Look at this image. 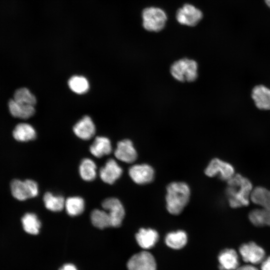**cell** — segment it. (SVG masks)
Instances as JSON below:
<instances>
[{
  "label": "cell",
  "mask_w": 270,
  "mask_h": 270,
  "mask_svg": "<svg viewBox=\"0 0 270 270\" xmlns=\"http://www.w3.org/2000/svg\"><path fill=\"white\" fill-rule=\"evenodd\" d=\"M227 182L226 194L230 207L233 208L247 206L254 186L251 181L240 174H236Z\"/></svg>",
  "instance_id": "cell-1"
},
{
  "label": "cell",
  "mask_w": 270,
  "mask_h": 270,
  "mask_svg": "<svg viewBox=\"0 0 270 270\" xmlns=\"http://www.w3.org/2000/svg\"><path fill=\"white\" fill-rule=\"evenodd\" d=\"M190 196L188 185L182 182H174L166 187V207L173 215L180 214L188 204Z\"/></svg>",
  "instance_id": "cell-2"
},
{
  "label": "cell",
  "mask_w": 270,
  "mask_h": 270,
  "mask_svg": "<svg viewBox=\"0 0 270 270\" xmlns=\"http://www.w3.org/2000/svg\"><path fill=\"white\" fill-rule=\"evenodd\" d=\"M198 63L186 58L180 59L171 66L170 72L172 77L180 82H192L198 76Z\"/></svg>",
  "instance_id": "cell-3"
},
{
  "label": "cell",
  "mask_w": 270,
  "mask_h": 270,
  "mask_svg": "<svg viewBox=\"0 0 270 270\" xmlns=\"http://www.w3.org/2000/svg\"><path fill=\"white\" fill-rule=\"evenodd\" d=\"M142 26L149 32H158L162 30L166 24L167 16L161 8L148 7L142 12Z\"/></svg>",
  "instance_id": "cell-4"
},
{
  "label": "cell",
  "mask_w": 270,
  "mask_h": 270,
  "mask_svg": "<svg viewBox=\"0 0 270 270\" xmlns=\"http://www.w3.org/2000/svg\"><path fill=\"white\" fill-rule=\"evenodd\" d=\"M10 190L12 196L22 201L34 198L38 193V184L32 180H13L10 182Z\"/></svg>",
  "instance_id": "cell-5"
},
{
  "label": "cell",
  "mask_w": 270,
  "mask_h": 270,
  "mask_svg": "<svg viewBox=\"0 0 270 270\" xmlns=\"http://www.w3.org/2000/svg\"><path fill=\"white\" fill-rule=\"evenodd\" d=\"M204 174L210 178L218 176L221 180L227 182L236 174V172L231 164L218 158H214L206 167Z\"/></svg>",
  "instance_id": "cell-6"
},
{
  "label": "cell",
  "mask_w": 270,
  "mask_h": 270,
  "mask_svg": "<svg viewBox=\"0 0 270 270\" xmlns=\"http://www.w3.org/2000/svg\"><path fill=\"white\" fill-rule=\"evenodd\" d=\"M238 254L245 262L254 265L260 264L266 258L264 248L254 242L242 244Z\"/></svg>",
  "instance_id": "cell-7"
},
{
  "label": "cell",
  "mask_w": 270,
  "mask_h": 270,
  "mask_svg": "<svg viewBox=\"0 0 270 270\" xmlns=\"http://www.w3.org/2000/svg\"><path fill=\"white\" fill-rule=\"evenodd\" d=\"M102 206L109 214L111 226H120L125 216V210L120 201L115 198H108L102 202Z\"/></svg>",
  "instance_id": "cell-8"
},
{
  "label": "cell",
  "mask_w": 270,
  "mask_h": 270,
  "mask_svg": "<svg viewBox=\"0 0 270 270\" xmlns=\"http://www.w3.org/2000/svg\"><path fill=\"white\" fill-rule=\"evenodd\" d=\"M127 268L128 270H156V263L151 253L144 250L130 258Z\"/></svg>",
  "instance_id": "cell-9"
},
{
  "label": "cell",
  "mask_w": 270,
  "mask_h": 270,
  "mask_svg": "<svg viewBox=\"0 0 270 270\" xmlns=\"http://www.w3.org/2000/svg\"><path fill=\"white\" fill-rule=\"evenodd\" d=\"M202 18V12L199 9L188 4L180 8L176 14V20L180 24L190 26H196Z\"/></svg>",
  "instance_id": "cell-10"
},
{
  "label": "cell",
  "mask_w": 270,
  "mask_h": 270,
  "mask_svg": "<svg viewBox=\"0 0 270 270\" xmlns=\"http://www.w3.org/2000/svg\"><path fill=\"white\" fill-rule=\"evenodd\" d=\"M128 174L135 183L141 185L150 183L154 177L153 168L146 164L132 166L128 170Z\"/></svg>",
  "instance_id": "cell-11"
},
{
  "label": "cell",
  "mask_w": 270,
  "mask_h": 270,
  "mask_svg": "<svg viewBox=\"0 0 270 270\" xmlns=\"http://www.w3.org/2000/svg\"><path fill=\"white\" fill-rule=\"evenodd\" d=\"M114 155L118 160L126 163L134 162L138 157L137 152L132 142L128 139L118 142Z\"/></svg>",
  "instance_id": "cell-12"
},
{
  "label": "cell",
  "mask_w": 270,
  "mask_h": 270,
  "mask_svg": "<svg viewBox=\"0 0 270 270\" xmlns=\"http://www.w3.org/2000/svg\"><path fill=\"white\" fill-rule=\"evenodd\" d=\"M122 174V168L114 159H109L100 170V176L105 183L113 184Z\"/></svg>",
  "instance_id": "cell-13"
},
{
  "label": "cell",
  "mask_w": 270,
  "mask_h": 270,
  "mask_svg": "<svg viewBox=\"0 0 270 270\" xmlns=\"http://www.w3.org/2000/svg\"><path fill=\"white\" fill-rule=\"evenodd\" d=\"M240 255L233 248H225L218 255L220 270H234L240 266Z\"/></svg>",
  "instance_id": "cell-14"
},
{
  "label": "cell",
  "mask_w": 270,
  "mask_h": 270,
  "mask_svg": "<svg viewBox=\"0 0 270 270\" xmlns=\"http://www.w3.org/2000/svg\"><path fill=\"white\" fill-rule=\"evenodd\" d=\"M138 244L144 250L153 248L158 240L159 235L156 230L151 228H141L136 234Z\"/></svg>",
  "instance_id": "cell-15"
},
{
  "label": "cell",
  "mask_w": 270,
  "mask_h": 270,
  "mask_svg": "<svg viewBox=\"0 0 270 270\" xmlns=\"http://www.w3.org/2000/svg\"><path fill=\"white\" fill-rule=\"evenodd\" d=\"M73 130L78 137L84 140H88L94 136L96 128L91 118L86 116L76 124Z\"/></svg>",
  "instance_id": "cell-16"
},
{
  "label": "cell",
  "mask_w": 270,
  "mask_h": 270,
  "mask_svg": "<svg viewBox=\"0 0 270 270\" xmlns=\"http://www.w3.org/2000/svg\"><path fill=\"white\" fill-rule=\"evenodd\" d=\"M250 202L270 212V190L262 186L254 187L250 197Z\"/></svg>",
  "instance_id": "cell-17"
},
{
  "label": "cell",
  "mask_w": 270,
  "mask_h": 270,
  "mask_svg": "<svg viewBox=\"0 0 270 270\" xmlns=\"http://www.w3.org/2000/svg\"><path fill=\"white\" fill-rule=\"evenodd\" d=\"M256 107L260 110H270V89L262 85L256 86L252 94Z\"/></svg>",
  "instance_id": "cell-18"
},
{
  "label": "cell",
  "mask_w": 270,
  "mask_h": 270,
  "mask_svg": "<svg viewBox=\"0 0 270 270\" xmlns=\"http://www.w3.org/2000/svg\"><path fill=\"white\" fill-rule=\"evenodd\" d=\"M8 109L12 116L22 119H27L32 116L35 110L34 106L20 104L14 99L8 103Z\"/></svg>",
  "instance_id": "cell-19"
},
{
  "label": "cell",
  "mask_w": 270,
  "mask_h": 270,
  "mask_svg": "<svg viewBox=\"0 0 270 270\" xmlns=\"http://www.w3.org/2000/svg\"><path fill=\"white\" fill-rule=\"evenodd\" d=\"M112 150L110 140L104 136L96 137L90 148L91 154L96 158L109 154Z\"/></svg>",
  "instance_id": "cell-20"
},
{
  "label": "cell",
  "mask_w": 270,
  "mask_h": 270,
  "mask_svg": "<svg viewBox=\"0 0 270 270\" xmlns=\"http://www.w3.org/2000/svg\"><path fill=\"white\" fill-rule=\"evenodd\" d=\"M14 138L21 142L34 140L36 138V132L30 124L20 123L17 124L12 132Z\"/></svg>",
  "instance_id": "cell-21"
},
{
  "label": "cell",
  "mask_w": 270,
  "mask_h": 270,
  "mask_svg": "<svg viewBox=\"0 0 270 270\" xmlns=\"http://www.w3.org/2000/svg\"><path fill=\"white\" fill-rule=\"evenodd\" d=\"M168 246L174 250L183 248L188 242L186 233L182 230H178L168 233L164 239Z\"/></svg>",
  "instance_id": "cell-22"
},
{
  "label": "cell",
  "mask_w": 270,
  "mask_h": 270,
  "mask_svg": "<svg viewBox=\"0 0 270 270\" xmlns=\"http://www.w3.org/2000/svg\"><path fill=\"white\" fill-rule=\"evenodd\" d=\"M248 218L250 223L256 226H270V212L258 206L252 210L248 213Z\"/></svg>",
  "instance_id": "cell-23"
},
{
  "label": "cell",
  "mask_w": 270,
  "mask_h": 270,
  "mask_svg": "<svg viewBox=\"0 0 270 270\" xmlns=\"http://www.w3.org/2000/svg\"><path fill=\"white\" fill-rule=\"evenodd\" d=\"M24 231L30 234H37L40 232L41 222L37 216L34 213H26L22 218Z\"/></svg>",
  "instance_id": "cell-24"
},
{
  "label": "cell",
  "mask_w": 270,
  "mask_h": 270,
  "mask_svg": "<svg viewBox=\"0 0 270 270\" xmlns=\"http://www.w3.org/2000/svg\"><path fill=\"white\" fill-rule=\"evenodd\" d=\"M79 172L84 180L88 182L93 180L96 176V164L90 158L82 160L80 165Z\"/></svg>",
  "instance_id": "cell-25"
},
{
  "label": "cell",
  "mask_w": 270,
  "mask_h": 270,
  "mask_svg": "<svg viewBox=\"0 0 270 270\" xmlns=\"http://www.w3.org/2000/svg\"><path fill=\"white\" fill-rule=\"evenodd\" d=\"M64 206L68 214L72 216H77L84 209V201L80 196L70 197L65 201Z\"/></svg>",
  "instance_id": "cell-26"
},
{
  "label": "cell",
  "mask_w": 270,
  "mask_h": 270,
  "mask_svg": "<svg viewBox=\"0 0 270 270\" xmlns=\"http://www.w3.org/2000/svg\"><path fill=\"white\" fill-rule=\"evenodd\" d=\"M90 220L92 224L97 228L103 229L111 226L110 218L106 210H93L90 214Z\"/></svg>",
  "instance_id": "cell-27"
},
{
  "label": "cell",
  "mask_w": 270,
  "mask_h": 270,
  "mask_svg": "<svg viewBox=\"0 0 270 270\" xmlns=\"http://www.w3.org/2000/svg\"><path fill=\"white\" fill-rule=\"evenodd\" d=\"M43 200L46 208L50 211L60 212L64 207L65 200L62 196L47 192L44 194Z\"/></svg>",
  "instance_id": "cell-28"
},
{
  "label": "cell",
  "mask_w": 270,
  "mask_h": 270,
  "mask_svg": "<svg viewBox=\"0 0 270 270\" xmlns=\"http://www.w3.org/2000/svg\"><path fill=\"white\" fill-rule=\"evenodd\" d=\"M70 89L78 94H83L89 89V84L86 78L82 76H74L68 82Z\"/></svg>",
  "instance_id": "cell-29"
},
{
  "label": "cell",
  "mask_w": 270,
  "mask_h": 270,
  "mask_svg": "<svg viewBox=\"0 0 270 270\" xmlns=\"http://www.w3.org/2000/svg\"><path fill=\"white\" fill-rule=\"evenodd\" d=\"M14 100L20 104L34 106L36 102L35 96L26 88L18 89L14 94Z\"/></svg>",
  "instance_id": "cell-30"
},
{
  "label": "cell",
  "mask_w": 270,
  "mask_h": 270,
  "mask_svg": "<svg viewBox=\"0 0 270 270\" xmlns=\"http://www.w3.org/2000/svg\"><path fill=\"white\" fill-rule=\"evenodd\" d=\"M260 264V270H270V256L265 258Z\"/></svg>",
  "instance_id": "cell-31"
},
{
  "label": "cell",
  "mask_w": 270,
  "mask_h": 270,
  "mask_svg": "<svg viewBox=\"0 0 270 270\" xmlns=\"http://www.w3.org/2000/svg\"><path fill=\"white\" fill-rule=\"evenodd\" d=\"M234 270H260L256 266L252 264H246L242 266H239Z\"/></svg>",
  "instance_id": "cell-32"
},
{
  "label": "cell",
  "mask_w": 270,
  "mask_h": 270,
  "mask_svg": "<svg viewBox=\"0 0 270 270\" xmlns=\"http://www.w3.org/2000/svg\"><path fill=\"white\" fill-rule=\"evenodd\" d=\"M59 270H78L74 265L72 264H64Z\"/></svg>",
  "instance_id": "cell-33"
},
{
  "label": "cell",
  "mask_w": 270,
  "mask_h": 270,
  "mask_svg": "<svg viewBox=\"0 0 270 270\" xmlns=\"http://www.w3.org/2000/svg\"><path fill=\"white\" fill-rule=\"evenodd\" d=\"M267 6L270 8V0H264Z\"/></svg>",
  "instance_id": "cell-34"
}]
</instances>
